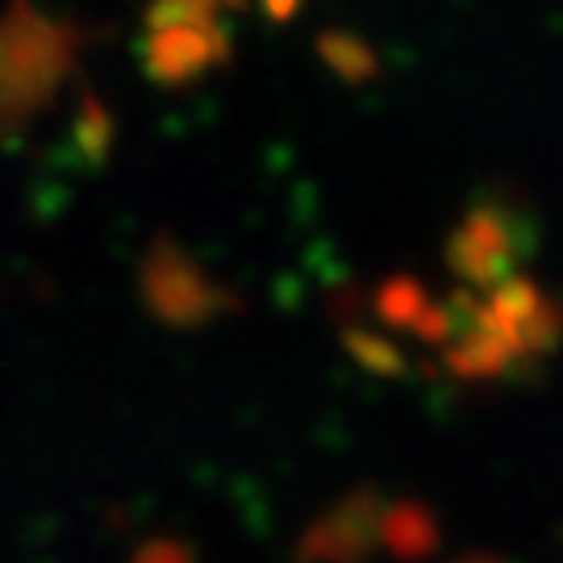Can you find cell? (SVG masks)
<instances>
[{
	"label": "cell",
	"mask_w": 563,
	"mask_h": 563,
	"mask_svg": "<svg viewBox=\"0 0 563 563\" xmlns=\"http://www.w3.org/2000/svg\"><path fill=\"white\" fill-rule=\"evenodd\" d=\"M318 51H322L325 67H334L342 80H351V84L372 80V76L380 71V59H376V51H372L367 42L351 38V34H339V30L322 34V38H318Z\"/></svg>",
	"instance_id": "6"
},
{
	"label": "cell",
	"mask_w": 563,
	"mask_h": 563,
	"mask_svg": "<svg viewBox=\"0 0 563 563\" xmlns=\"http://www.w3.org/2000/svg\"><path fill=\"white\" fill-rule=\"evenodd\" d=\"M109 142H113V118H109V109L101 101L88 97V113L76 125V146H80L88 159H104Z\"/></svg>",
	"instance_id": "7"
},
{
	"label": "cell",
	"mask_w": 563,
	"mask_h": 563,
	"mask_svg": "<svg viewBox=\"0 0 563 563\" xmlns=\"http://www.w3.org/2000/svg\"><path fill=\"white\" fill-rule=\"evenodd\" d=\"M388 509L376 493H355L339 509L322 514L305 534L301 560L313 563H363L376 547H388Z\"/></svg>",
	"instance_id": "5"
},
{
	"label": "cell",
	"mask_w": 563,
	"mask_h": 563,
	"mask_svg": "<svg viewBox=\"0 0 563 563\" xmlns=\"http://www.w3.org/2000/svg\"><path fill=\"white\" fill-rule=\"evenodd\" d=\"M526 251L522 218L501 201H481L446 242V263L451 272L467 284H497L505 280Z\"/></svg>",
	"instance_id": "4"
},
{
	"label": "cell",
	"mask_w": 563,
	"mask_h": 563,
	"mask_svg": "<svg viewBox=\"0 0 563 563\" xmlns=\"http://www.w3.org/2000/svg\"><path fill=\"white\" fill-rule=\"evenodd\" d=\"M84 55L80 21L46 13L38 0L0 9V139H18L55 104Z\"/></svg>",
	"instance_id": "1"
},
{
	"label": "cell",
	"mask_w": 563,
	"mask_h": 563,
	"mask_svg": "<svg viewBox=\"0 0 563 563\" xmlns=\"http://www.w3.org/2000/svg\"><path fill=\"white\" fill-rule=\"evenodd\" d=\"M297 9H301V0H263V13H267L272 21L297 18Z\"/></svg>",
	"instance_id": "8"
},
{
	"label": "cell",
	"mask_w": 563,
	"mask_h": 563,
	"mask_svg": "<svg viewBox=\"0 0 563 563\" xmlns=\"http://www.w3.org/2000/svg\"><path fill=\"white\" fill-rule=\"evenodd\" d=\"M142 297L159 322L172 325H201L225 309L222 288L172 239L151 242V251L142 260Z\"/></svg>",
	"instance_id": "3"
},
{
	"label": "cell",
	"mask_w": 563,
	"mask_h": 563,
	"mask_svg": "<svg viewBox=\"0 0 563 563\" xmlns=\"http://www.w3.org/2000/svg\"><path fill=\"white\" fill-rule=\"evenodd\" d=\"M225 0H151L142 18L139 63L159 88H184L222 71L234 55Z\"/></svg>",
	"instance_id": "2"
},
{
	"label": "cell",
	"mask_w": 563,
	"mask_h": 563,
	"mask_svg": "<svg viewBox=\"0 0 563 563\" xmlns=\"http://www.w3.org/2000/svg\"><path fill=\"white\" fill-rule=\"evenodd\" d=\"M460 563H493V560H460Z\"/></svg>",
	"instance_id": "9"
}]
</instances>
